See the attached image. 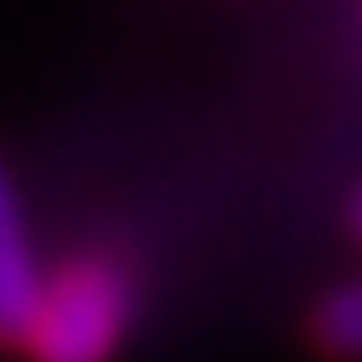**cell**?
I'll return each instance as SVG.
<instances>
[{
    "instance_id": "cell-3",
    "label": "cell",
    "mask_w": 362,
    "mask_h": 362,
    "mask_svg": "<svg viewBox=\"0 0 362 362\" xmlns=\"http://www.w3.org/2000/svg\"><path fill=\"white\" fill-rule=\"evenodd\" d=\"M308 344L326 362H362V266L326 284L308 308Z\"/></svg>"
},
{
    "instance_id": "cell-4",
    "label": "cell",
    "mask_w": 362,
    "mask_h": 362,
    "mask_svg": "<svg viewBox=\"0 0 362 362\" xmlns=\"http://www.w3.org/2000/svg\"><path fill=\"white\" fill-rule=\"evenodd\" d=\"M344 223H350V235H356V242H362V187H356V194H350V206H344Z\"/></svg>"
},
{
    "instance_id": "cell-2",
    "label": "cell",
    "mask_w": 362,
    "mask_h": 362,
    "mask_svg": "<svg viewBox=\"0 0 362 362\" xmlns=\"http://www.w3.org/2000/svg\"><path fill=\"white\" fill-rule=\"evenodd\" d=\"M42 266L37 254V235L25 223V206H18V187H13V169L0 157V344L18 350L25 344V326H30V308L42 296Z\"/></svg>"
},
{
    "instance_id": "cell-1",
    "label": "cell",
    "mask_w": 362,
    "mask_h": 362,
    "mask_svg": "<svg viewBox=\"0 0 362 362\" xmlns=\"http://www.w3.org/2000/svg\"><path fill=\"white\" fill-rule=\"evenodd\" d=\"M139 278L115 247H78L54 259L25 326V362H115L133 338Z\"/></svg>"
}]
</instances>
